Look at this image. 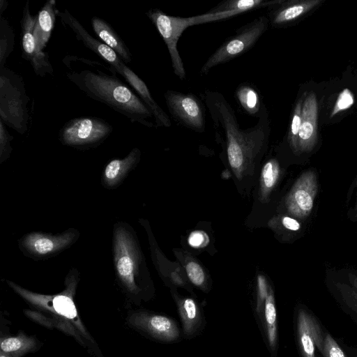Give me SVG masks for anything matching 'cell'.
<instances>
[{"mask_svg":"<svg viewBox=\"0 0 357 357\" xmlns=\"http://www.w3.org/2000/svg\"><path fill=\"white\" fill-rule=\"evenodd\" d=\"M200 96L209 111L215 136L224 144L229 165L240 177L267 145L271 131L268 110L262 104L256 125L241 130L232 107L222 93L205 90Z\"/></svg>","mask_w":357,"mask_h":357,"instance_id":"6da1fadb","label":"cell"},{"mask_svg":"<svg viewBox=\"0 0 357 357\" xmlns=\"http://www.w3.org/2000/svg\"><path fill=\"white\" fill-rule=\"evenodd\" d=\"M66 76L87 96L106 105L131 122L150 128L155 127L150 121L153 116L148 107L116 74L109 75L96 69L73 70Z\"/></svg>","mask_w":357,"mask_h":357,"instance_id":"7a4b0ae2","label":"cell"},{"mask_svg":"<svg viewBox=\"0 0 357 357\" xmlns=\"http://www.w3.org/2000/svg\"><path fill=\"white\" fill-rule=\"evenodd\" d=\"M112 254L118 282L130 294L139 295L142 291L146 266L137 236L127 222L119 221L114 225Z\"/></svg>","mask_w":357,"mask_h":357,"instance_id":"3957f363","label":"cell"},{"mask_svg":"<svg viewBox=\"0 0 357 357\" xmlns=\"http://www.w3.org/2000/svg\"><path fill=\"white\" fill-rule=\"evenodd\" d=\"M79 272L71 268L68 273L63 291L55 295H44L27 290L13 281L6 280L8 286L27 303L50 313L52 316L65 318L70 321L85 339L93 342L78 315L74 303V296L79 281Z\"/></svg>","mask_w":357,"mask_h":357,"instance_id":"277c9868","label":"cell"},{"mask_svg":"<svg viewBox=\"0 0 357 357\" xmlns=\"http://www.w3.org/2000/svg\"><path fill=\"white\" fill-rule=\"evenodd\" d=\"M29 101L22 77L0 68V120L20 135L28 130Z\"/></svg>","mask_w":357,"mask_h":357,"instance_id":"5b68a950","label":"cell"},{"mask_svg":"<svg viewBox=\"0 0 357 357\" xmlns=\"http://www.w3.org/2000/svg\"><path fill=\"white\" fill-rule=\"evenodd\" d=\"M269 21L261 15L240 27L227 38L206 61L199 74L206 75L212 68L242 55L250 50L267 31Z\"/></svg>","mask_w":357,"mask_h":357,"instance_id":"8992f818","label":"cell"},{"mask_svg":"<svg viewBox=\"0 0 357 357\" xmlns=\"http://www.w3.org/2000/svg\"><path fill=\"white\" fill-rule=\"evenodd\" d=\"M112 131V126L103 119L80 116L64 123L59 130V139L63 146L86 150L100 145Z\"/></svg>","mask_w":357,"mask_h":357,"instance_id":"52a82bcc","label":"cell"},{"mask_svg":"<svg viewBox=\"0 0 357 357\" xmlns=\"http://www.w3.org/2000/svg\"><path fill=\"white\" fill-rule=\"evenodd\" d=\"M79 236V230L73 227L56 234L32 231L19 239L18 247L24 256L33 260L47 259L71 247Z\"/></svg>","mask_w":357,"mask_h":357,"instance_id":"ba28073f","label":"cell"},{"mask_svg":"<svg viewBox=\"0 0 357 357\" xmlns=\"http://www.w3.org/2000/svg\"><path fill=\"white\" fill-rule=\"evenodd\" d=\"M146 15L167 45L174 73L178 79L184 80L186 72L177 49V43L183 32L191 26L190 17L168 15L158 8L149 9Z\"/></svg>","mask_w":357,"mask_h":357,"instance_id":"9c48e42d","label":"cell"},{"mask_svg":"<svg viewBox=\"0 0 357 357\" xmlns=\"http://www.w3.org/2000/svg\"><path fill=\"white\" fill-rule=\"evenodd\" d=\"M167 109L175 121L197 132L205 130V109L193 93L167 90L164 93Z\"/></svg>","mask_w":357,"mask_h":357,"instance_id":"30bf717a","label":"cell"},{"mask_svg":"<svg viewBox=\"0 0 357 357\" xmlns=\"http://www.w3.org/2000/svg\"><path fill=\"white\" fill-rule=\"evenodd\" d=\"M37 15L30 13L29 1L24 4L20 20L22 56L31 65L36 75L41 77L52 75L54 70L47 52L40 50L36 43L33 30Z\"/></svg>","mask_w":357,"mask_h":357,"instance_id":"8fae6325","label":"cell"},{"mask_svg":"<svg viewBox=\"0 0 357 357\" xmlns=\"http://www.w3.org/2000/svg\"><path fill=\"white\" fill-rule=\"evenodd\" d=\"M317 193V179L314 171L303 173L296 181L285 199L288 212L298 218L309 215Z\"/></svg>","mask_w":357,"mask_h":357,"instance_id":"7c38bea8","label":"cell"},{"mask_svg":"<svg viewBox=\"0 0 357 357\" xmlns=\"http://www.w3.org/2000/svg\"><path fill=\"white\" fill-rule=\"evenodd\" d=\"M56 14L61 23L73 31L79 41H81L84 46L109 63L117 73L121 75L122 69L126 66V63L119 57L115 52L100 40L90 35L68 10L65 9L63 11L57 10Z\"/></svg>","mask_w":357,"mask_h":357,"instance_id":"4fadbf2b","label":"cell"},{"mask_svg":"<svg viewBox=\"0 0 357 357\" xmlns=\"http://www.w3.org/2000/svg\"><path fill=\"white\" fill-rule=\"evenodd\" d=\"M128 321L133 327L161 341L172 342L180 335L175 321L165 316L137 312L130 315Z\"/></svg>","mask_w":357,"mask_h":357,"instance_id":"5bb4252c","label":"cell"},{"mask_svg":"<svg viewBox=\"0 0 357 357\" xmlns=\"http://www.w3.org/2000/svg\"><path fill=\"white\" fill-rule=\"evenodd\" d=\"M280 1L281 0L223 1L204 14L190 17L191 26L229 18L258 8H270Z\"/></svg>","mask_w":357,"mask_h":357,"instance_id":"9a60e30c","label":"cell"},{"mask_svg":"<svg viewBox=\"0 0 357 357\" xmlns=\"http://www.w3.org/2000/svg\"><path fill=\"white\" fill-rule=\"evenodd\" d=\"M297 336L302 357H316V349L322 352L324 337L317 319L301 309L297 315Z\"/></svg>","mask_w":357,"mask_h":357,"instance_id":"2e32d148","label":"cell"},{"mask_svg":"<svg viewBox=\"0 0 357 357\" xmlns=\"http://www.w3.org/2000/svg\"><path fill=\"white\" fill-rule=\"evenodd\" d=\"M318 103L314 92L303 102L296 154L310 151L317 141Z\"/></svg>","mask_w":357,"mask_h":357,"instance_id":"e0dca14e","label":"cell"},{"mask_svg":"<svg viewBox=\"0 0 357 357\" xmlns=\"http://www.w3.org/2000/svg\"><path fill=\"white\" fill-rule=\"evenodd\" d=\"M140 158V150L134 148L123 158L110 160L103 169L101 177L102 185L108 190L117 188L128 174L135 168Z\"/></svg>","mask_w":357,"mask_h":357,"instance_id":"ac0fdd59","label":"cell"},{"mask_svg":"<svg viewBox=\"0 0 357 357\" xmlns=\"http://www.w3.org/2000/svg\"><path fill=\"white\" fill-rule=\"evenodd\" d=\"M121 76L134 89L152 113L155 128H169L172 123L169 116L155 101L145 82L126 65L122 69Z\"/></svg>","mask_w":357,"mask_h":357,"instance_id":"d6986e66","label":"cell"},{"mask_svg":"<svg viewBox=\"0 0 357 357\" xmlns=\"http://www.w3.org/2000/svg\"><path fill=\"white\" fill-rule=\"evenodd\" d=\"M319 3V1H305L294 3H280L269 8L267 17L273 27L293 22Z\"/></svg>","mask_w":357,"mask_h":357,"instance_id":"ffe728a7","label":"cell"},{"mask_svg":"<svg viewBox=\"0 0 357 357\" xmlns=\"http://www.w3.org/2000/svg\"><path fill=\"white\" fill-rule=\"evenodd\" d=\"M91 22L93 31L99 40L115 52L125 63H130L131 52L112 25L97 16H93Z\"/></svg>","mask_w":357,"mask_h":357,"instance_id":"44dd1931","label":"cell"},{"mask_svg":"<svg viewBox=\"0 0 357 357\" xmlns=\"http://www.w3.org/2000/svg\"><path fill=\"white\" fill-rule=\"evenodd\" d=\"M57 8L55 0H47L37 13L33 35L38 48L43 51L54 26Z\"/></svg>","mask_w":357,"mask_h":357,"instance_id":"7402d4cb","label":"cell"},{"mask_svg":"<svg viewBox=\"0 0 357 357\" xmlns=\"http://www.w3.org/2000/svg\"><path fill=\"white\" fill-rule=\"evenodd\" d=\"M37 347V340L24 333L1 338L0 343L1 353L8 357H22L29 352L35 351Z\"/></svg>","mask_w":357,"mask_h":357,"instance_id":"603a6c76","label":"cell"},{"mask_svg":"<svg viewBox=\"0 0 357 357\" xmlns=\"http://www.w3.org/2000/svg\"><path fill=\"white\" fill-rule=\"evenodd\" d=\"M235 96L247 114L258 116L262 103L258 91L252 85L248 83L241 84L236 90Z\"/></svg>","mask_w":357,"mask_h":357,"instance_id":"cb8c5ba5","label":"cell"},{"mask_svg":"<svg viewBox=\"0 0 357 357\" xmlns=\"http://www.w3.org/2000/svg\"><path fill=\"white\" fill-rule=\"evenodd\" d=\"M178 306L184 334L185 336L192 335L197 331L200 320L199 307L190 298L180 300L178 302Z\"/></svg>","mask_w":357,"mask_h":357,"instance_id":"d4e9b609","label":"cell"},{"mask_svg":"<svg viewBox=\"0 0 357 357\" xmlns=\"http://www.w3.org/2000/svg\"><path fill=\"white\" fill-rule=\"evenodd\" d=\"M264 318L270 347L274 349L277 342V313L273 290L269 288L264 303Z\"/></svg>","mask_w":357,"mask_h":357,"instance_id":"484cf974","label":"cell"},{"mask_svg":"<svg viewBox=\"0 0 357 357\" xmlns=\"http://www.w3.org/2000/svg\"><path fill=\"white\" fill-rule=\"evenodd\" d=\"M280 173V165L275 159H270L264 165L260 178V192L262 198H266L274 188Z\"/></svg>","mask_w":357,"mask_h":357,"instance_id":"4316f807","label":"cell"},{"mask_svg":"<svg viewBox=\"0 0 357 357\" xmlns=\"http://www.w3.org/2000/svg\"><path fill=\"white\" fill-rule=\"evenodd\" d=\"M15 32L7 19L0 17V68L4 66L8 57L13 51Z\"/></svg>","mask_w":357,"mask_h":357,"instance_id":"83f0119b","label":"cell"},{"mask_svg":"<svg viewBox=\"0 0 357 357\" xmlns=\"http://www.w3.org/2000/svg\"><path fill=\"white\" fill-rule=\"evenodd\" d=\"M348 278L350 285L338 282L336 287L344 303L357 313V276L349 273Z\"/></svg>","mask_w":357,"mask_h":357,"instance_id":"f1b7e54d","label":"cell"},{"mask_svg":"<svg viewBox=\"0 0 357 357\" xmlns=\"http://www.w3.org/2000/svg\"><path fill=\"white\" fill-rule=\"evenodd\" d=\"M303 102V98H301L296 104L293 112L288 134L289 144L295 153L297 152L298 133L301 125V111Z\"/></svg>","mask_w":357,"mask_h":357,"instance_id":"f546056e","label":"cell"},{"mask_svg":"<svg viewBox=\"0 0 357 357\" xmlns=\"http://www.w3.org/2000/svg\"><path fill=\"white\" fill-rule=\"evenodd\" d=\"M13 139V136L10 135L5 123L0 120V164L10 157L13 151L10 142Z\"/></svg>","mask_w":357,"mask_h":357,"instance_id":"4dcf8cb0","label":"cell"},{"mask_svg":"<svg viewBox=\"0 0 357 357\" xmlns=\"http://www.w3.org/2000/svg\"><path fill=\"white\" fill-rule=\"evenodd\" d=\"M321 354L324 357H347L337 342L330 334H326L324 336Z\"/></svg>","mask_w":357,"mask_h":357,"instance_id":"1f68e13d","label":"cell"},{"mask_svg":"<svg viewBox=\"0 0 357 357\" xmlns=\"http://www.w3.org/2000/svg\"><path fill=\"white\" fill-rule=\"evenodd\" d=\"M185 271L190 282L197 287H201L205 281V275L201 266L194 261L188 262Z\"/></svg>","mask_w":357,"mask_h":357,"instance_id":"d6a6232c","label":"cell"},{"mask_svg":"<svg viewBox=\"0 0 357 357\" xmlns=\"http://www.w3.org/2000/svg\"><path fill=\"white\" fill-rule=\"evenodd\" d=\"M354 103V96L348 89H344L338 96L331 116L349 108Z\"/></svg>","mask_w":357,"mask_h":357,"instance_id":"836d02e7","label":"cell"},{"mask_svg":"<svg viewBox=\"0 0 357 357\" xmlns=\"http://www.w3.org/2000/svg\"><path fill=\"white\" fill-rule=\"evenodd\" d=\"M24 313L28 317H29V319L40 325H43L50 329L54 327L52 317H47L41 312L31 311L28 310H24Z\"/></svg>","mask_w":357,"mask_h":357,"instance_id":"e575fe53","label":"cell"},{"mask_svg":"<svg viewBox=\"0 0 357 357\" xmlns=\"http://www.w3.org/2000/svg\"><path fill=\"white\" fill-rule=\"evenodd\" d=\"M268 290L266 278L263 275H259L257 277V310H259V312L266 298Z\"/></svg>","mask_w":357,"mask_h":357,"instance_id":"d590c367","label":"cell"},{"mask_svg":"<svg viewBox=\"0 0 357 357\" xmlns=\"http://www.w3.org/2000/svg\"><path fill=\"white\" fill-rule=\"evenodd\" d=\"M206 235L201 231L192 232L188 237V243L193 248H199L203 245L205 242Z\"/></svg>","mask_w":357,"mask_h":357,"instance_id":"8d00e7d4","label":"cell"},{"mask_svg":"<svg viewBox=\"0 0 357 357\" xmlns=\"http://www.w3.org/2000/svg\"><path fill=\"white\" fill-rule=\"evenodd\" d=\"M283 226L291 231H297L301 228L300 223L294 218L284 216L282 219Z\"/></svg>","mask_w":357,"mask_h":357,"instance_id":"74e56055","label":"cell"},{"mask_svg":"<svg viewBox=\"0 0 357 357\" xmlns=\"http://www.w3.org/2000/svg\"><path fill=\"white\" fill-rule=\"evenodd\" d=\"M8 6L6 0H0V17L2 16L3 13L6 10Z\"/></svg>","mask_w":357,"mask_h":357,"instance_id":"f35d334b","label":"cell"},{"mask_svg":"<svg viewBox=\"0 0 357 357\" xmlns=\"http://www.w3.org/2000/svg\"><path fill=\"white\" fill-rule=\"evenodd\" d=\"M0 357H8V356L3 354V353H1Z\"/></svg>","mask_w":357,"mask_h":357,"instance_id":"ab89813d","label":"cell"},{"mask_svg":"<svg viewBox=\"0 0 357 357\" xmlns=\"http://www.w3.org/2000/svg\"><path fill=\"white\" fill-rule=\"evenodd\" d=\"M356 208H357V204H356Z\"/></svg>","mask_w":357,"mask_h":357,"instance_id":"60d3db41","label":"cell"},{"mask_svg":"<svg viewBox=\"0 0 357 357\" xmlns=\"http://www.w3.org/2000/svg\"><path fill=\"white\" fill-rule=\"evenodd\" d=\"M357 357V356H356Z\"/></svg>","mask_w":357,"mask_h":357,"instance_id":"b9f144b4","label":"cell"}]
</instances>
